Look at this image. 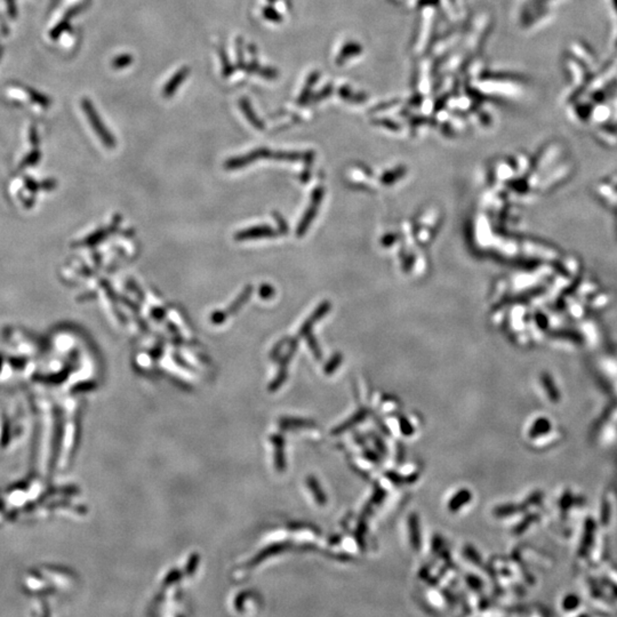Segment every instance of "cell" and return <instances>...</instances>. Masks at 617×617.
Returning a JSON list of instances; mask_svg holds the SVG:
<instances>
[{"mask_svg":"<svg viewBox=\"0 0 617 617\" xmlns=\"http://www.w3.org/2000/svg\"><path fill=\"white\" fill-rule=\"evenodd\" d=\"M220 54H221V58H222L223 68L225 69L224 75H225V76H228V75H230V74H231V72H232V69H231V67H230V63H229V61H228V57H226L225 53H223V50H221V51H220Z\"/></svg>","mask_w":617,"mask_h":617,"instance_id":"obj_12","label":"cell"},{"mask_svg":"<svg viewBox=\"0 0 617 617\" xmlns=\"http://www.w3.org/2000/svg\"><path fill=\"white\" fill-rule=\"evenodd\" d=\"M133 62V58L131 55H120V56L115 57L112 61V67L115 69H121L125 68L127 66H130V64Z\"/></svg>","mask_w":617,"mask_h":617,"instance_id":"obj_10","label":"cell"},{"mask_svg":"<svg viewBox=\"0 0 617 617\" xmlns=\"http://www.w3.org/2000/svg\"><path fill=\"white\" fill-rule=\"evenodd\" d=\"M471 492L468 489H463L457 492V494L453 497L451 500V502L448 504V509L451 512H456L460 510L463 505H465L466 503L470 502L471 500Z\"/></svg>","mask_w":617,"mask_h":617,"instance_id":"obj_6","label":"cell"},{"mask_svg":"<svg viewBox=\"0 0 617 617\" xmlns=\"http://www.w3.org/2000/svg\"><path fill=\"white\" fill-rule=\"evenodd\" d=\"M409 534L411 546L414 550H418L421 547V531H419L418 518L415 514H411L409 517Z\"/></svg>","mask_w":617,"mask_h":617,"instance_id":"obj_5","label":"cell"},{"mask_svg":"<svg viewBox=\"0 0 617 617\" xmlns=\"http://www.w3.org/2000/svg\"><path fill=\"white\" fill-rule=\"evenodd\" d=\"M251 293H252V287H247V288L245 289V291H243V293H242L241 295H240V296H239L237 299H235V302H234L233 304H231V305H230V308H229L228 311H225V312H218V314H214V315H213V317H212V321H213V323H215V324H221L222 321L224 320V319L226 318V317H228V315H229V314H232V312H235V311H237L238 308H239L240 306H241L242 304L247 301L248 297H250Z\"/></svg>","mask_w":617,"mask_h":617,"instance_id":"obj_2","label":"cell"},{"mask_svg":"<svg viewBox=\"0 0 617 617\" xmlns=\"http://www.w3.org/2000/svg\"><path fill=\"white\" fill-rule=\"evenodd\" d=\"M83 109L86 112V115L88 117L89 121H91L94 131L96 132V134L101 139L103 144L106 145L108 148L114 147L115 141L112 137V135H111L110 132L106 130V127H104V125H103L102 120L100 119V117H98V114L95 111V109H94L92 103L88 100H86V98L83 100Z\"/></svg>","mask_w":617,"mask_h":617,"instance_id":"obj_1","label":"cell"},{"mask_svg":"<svg viewBox=\"0 0 617 617\" xmlns=\"http://www.w3.org/2000/svg\"><path fill=\"white\" fill-rule=\"evenodd\" d=\"M365 417H366V411H363V410L362 411H359L358 414H355L354 416H352V417L349 419V421H346L344 424H342V426L337 427L334 432H335V434H340V432H342V431L348 430V428H350L351 426H353L355 423L363 421V419H365Z\"/></svg>","mask_w":617,"mask_h":617,"instance_id":"obj_9","label":"cell"},{"mask_svg":"<svg viewBox=\"0 0 617 617\" xmlns=\"http://www.w3.org/2000/svg\"><path fill=\"white\" fill-rule=\"evenodd\" d=\"M307 485L310 487V489L312 491V494L315 495L317 502H318L320 505L326 504L327 502V497H326V494L321 489V487L319 485V482L317 481V479L314 477H310L307 479Z\"/></svg>","mask_w":617,"mask_h":617,"instance_id":"obj_7","label":"cell"},{"mask_svg":"<svg viewBox=\"0 0 617 617\" xmlns=\"http://www.w3.org/2000/svg\"><path fill=\"white\" fill-rule=\"evenodd\" d=\"M400 424H401V426H400L401 427V431H402V434H404L405 436H410L411 434H413V431H414L413 427L410 426V424H409L408 421H407V419L401 418L400 419Z\"/></svg>","mask_w":617,"mask_h":617,"instance_id":"obj_11","label":"cell"},{"mask_svg":"<svg viewBox=\"0 0 617 617\" xmlns=\"http://www.w3.org/2000/svg\"><path fill=\"white\" fill-rule=\"evenodd\" d=\"M240 108H241V110L243 111V112H245V115L247 117V119L250 120V122L252 124L253 126L256 127V128H259V130H261V128H263L262 122H261L260 120L256 118L254 111L252 110L250 103H248V101L246 100V98H242V100H240Z\"/></svg>","mask_w":617,"mask_h":617,"instance_id":"obj_8","label":"cell"},{"mask_svg":"<svg viewBox=\"0 0 617 617\" xmlns=\"http://www.w3.org/2000/svg\"><path fill=\"white\" fill-rule=\"evenodd\" d=\"M190 74V69L187 67H183L181 70H178L176 74L173 76V78H171L168 83L166 84L165 88H164V94L165 97H170L173 94L175 93V91L178 88V86L181 85L184 80H186L187 77Z\"/></svg>","mask_w":617,"mask_h":617,"instance_id":"obj_3","label":"cell"},{"mask_svg":"<svg viewBox=\"0 0 617 617\" xmlns=\"http://www.w3.org/2000/svg\"><path fill=\"white\" fill-rule=\"evenodd\" d=\"M269 235H272L271 229L267 228V226H257V228H251L245 231H240V232L235 234V239L247 240V239H254V238L269 237Z\"/></svg>","mask_w":617,"mask_h":617,"instance_id":"obj_4","label":"cell"}]
</instances>
